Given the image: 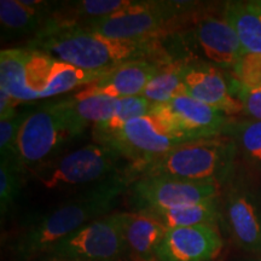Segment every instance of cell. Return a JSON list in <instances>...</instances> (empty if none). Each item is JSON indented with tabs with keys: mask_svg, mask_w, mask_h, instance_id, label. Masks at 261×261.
<instances>
[{
	"mask_svg": "<svg viewBox=\"0 0 261 261\" xmlns=\"http://www.w3.org/2000/svg\"><path fill=\"white\" fill-rule=\"evenodd\" d=\"M127 162L113 149L92 143L28 169L29 177L45 190L93 187L129 171Z\"/></svg>",
	"mask_w": 261,
	"mask_h": 261,
	"instance_id": "5b68a950",
	"label": "cell"
},
{
	"mask_svg": "<svg viewBox=\"0 0 261 261\" xmlns=\"http://www.w3.org/2000/svg\"><path fill=\"white\" fill-rule=\"evenodd\" d=\"M151 113L173 132L190 140L221 136L230 119L226 114L187 93H180L167 103L155 106Z\"/></svg>",
	"mask_w": 261,
	"mask_h": 261,
	"instance_id": "8fae6325",
	"label": "cell"
},
{
	"mask_svg": "<svg viewBox=\"0 0 261 261\" xmlns=\"http://www.w3.org/2000/svg\"><path fill=\"white\" fill-rule=\"evenodd\" d=\"M166 58H142L127 61L104 71L98 79L85 85L75 92V99L94 96L126 98L144 93L148 84L158 74Z\"/></svg>",
	"mask_w": 261,
	"mask_h": 261,
	"instance_id": "4fadbf2b",
	"label": "cell"
},
{
	"mask_svg": "<svg viewBox=\"0 0 261 261\" xmlns=\"http://www.w3.org/2000/svg\"><path fill=\"white\" fill-rule=\"evenodd\" d=\"M27 47L5 48L0 54V90H4L19 103L35 100L27 85Z\"/></svg>",
	"mask_w": 261,
	"mask_h": 261,
	"instance_id": "ffe728a7",
	"label": "cell"
},
{
	"mask_svg": "<svg viewBox=\"0 0 261 261\" xmlns=\"http://www.w3.org/2000/svg\"><path fill=\"white\" fill-rule=\"evenodd\" d=\"M184 93L230 117L243 112L242 106L230 93L227 73L198 58H188L182 77Z\"/></svg>",
	"mask_w": 261,
	"mask_h": 261,
	"instance_id": "9a60e30c",
	"label": "cell"
},
{
	"mask_svg": "<svg viewBox=\"0 0 261 261\" xmlns=\"http://www.w3.org/2000/svg\"><path fill=\"white\" fill-rule=\"evenodd\" d=\"M0 160V211L5 217L21 196L28 171L19 159Z\"/></svg>",
	"mask_w": 261,
	"mask_h": 261,
	"instance_id": "cb8c5ba5",
	"label": "cell"
},
{
	"mask_svg": "<svg viewBox=\"0 0 261 261\" xmlns=\"http://www.w3.org/2000/svg\"><path fill=\"white\" fill-rule=\"evenodd\" d=\"M207 10L205 6L191 25L194 44L205 62L230 73L242 57V46L224 15L217 16Z\"/></svg>",
	"mask_w": 261,
	"mask_h": 261,
	"instance_id": "5bb4252c",
	"label": "cell"
},
{
	"mask_svg": "<svg viewBox=\"0 0 261 261\" xmlns=\"http://www.w3.org/2000/svg\"><path fill=\"white\" fill-rule=\"evenodd\" d=\"M228 74L244 86L261 89V56L243 54Z\"/></svg>",
	"mask_w": 261,
	"mask_h": 261,
	"instance_id": "f1b7e54d",
	"label": "cell"
},
{
	"mask_svg": "<svg viewBox=\"0 0 261 261\" xmlns=\"http://www.w3.org/2000/svg\"><path fill=\"white\" fill-rule=\"evenodd\" d=\"M223 244L218 226L168 228L159 247L156 261H213Z\"/></svg>",
	"mask_w": 261,
	"mask_h": 261,
	"instance_id": "2e32d148",
	"label": "cell"
},
{
	"mask_svg": "<svg viewBox=\"0 0 261 261\" xmlns=\"http://www.w3.org/2000/svg\"><path fill=\"white\" fill-rule=\"evenodd\" d=\"M223 15L236 33L243 54L261 56V0L227 2Z\"/></svg>",
	"mask_w": 261,
	"mask_h": 261,
	"instance_id": "d6986e66",
	"label": "cell"
},
{
	"mask_svg": "<svg viewBox=\"0 0 261 261\" xmlns=\"http://www.w3.org/2000/svg\"><path fill=\"white\" fill-rule=\"evenodd\" d=\"M58 4L42 0H2L0 24L3 39L34 37L45 27Z\"/></svg>",
	"mask_w": 261,
	"mask_h": 261,
	"instance_id": "e0dca14e",
	"label": "cell"
},
{
	"mask_svg": "<svg viewBox=\"0 0 261 261\" xmlns=\"http://www.w3.org/2000/svg\"><path fill=\"white\" fill-rule=\"evenodd\" d=\"M135 179L129 169L125 174L84 189L54 210L33 219L11 240L9 248L12 257L16 261H37L52 246L84 225L110 214Z\"/></svg>",
	"mask_w": 261,
	"mask_h": 261,
	"instance_id": "6da1fadb",
	"label": "cell"
},
{
	"mask_svg": "<svg viewBox=\"0 0 261 261\" xmlns=\"http://www.w3.org/2000/svg\"><path fill=\"white\" fill-rule=\"evenodd\" d=\"M126 257L123 212H116L84 225L37 261H123Z\"/></svg>",
	"mask_w": 261,
	"mask_h": 261,
	"instance_id": "52a82bcc",
	"label": "cell"
},
{
	"mask_svg": "<svg viewBox=\"0 0 261 261\" xmlns=\"http://www.w3.org/2000/svg\"><path fill=\"white\" fill-rule=\"evenodd\" d=\"M188 58L171 57L163 62L158 74L146 86L143 96L152 104L159 106L169 102L180 93H184L182 77Z\"/></svg>",
	"mask_w": 261,
	"mask_h": 261,
	"instance_id": "603a6c76",
	"label": "cell"
},
{
	"mask_svg": "<svg viewBox=\"0 0 261 261\" xmlns=\"http://www.w3.org/2000/svg\"><path fill=\"white\" fill-rule=\"evenodd\" d=\"M155 104L140 94L126 98H119L116 103L115 113L107 122L93 127L94 132H114L121 128L133 120L145 116L152 112Z\"/></svg>",
	"mask_w": 261,
	"mask_h": 261,
	"instance_id": "d4e9b609",
	"label": "cell"
},
{
	"mask_svg": "<svg viewBox=\"0 0 261 261\" xmlns=\"http://www.w3.org/2000/svg\"><path fill=\"white\" fill-rule=\"evenodd\" d=\"M29 50L87 71H106L127 61L171 57L162 40H115L80 24L48 22L27 42Z\"/></svg>",
	"mask_w": 261,
	"mask_h": 261,
	"instance_id": "7a4b0ae2",
	"label": "cell"
},
{
	"mask_svg": "<svg viewBox=\"0 0 261 261\" xmlns=\"http://www.w3.org/2000/svg\"><path fill=\"white\" fill-rule=\"evenodd\" d=\"M68 98L45 103L33 109L21 127L18 158L25 169L54 159L63 146L86 130Z\"/></svg>",
	"mask_w": 261,
	"mask_h": 261,
	"instance_id": "8992f818",
	"label": "cell"
},
{
	"mask_svg": "<svg viewBox=\"0 0 261 261\" xmlns=\"http://www.w3.org/2000/svg\"><path fill=\"white\" fill-rule=\"evenodd\" d=\"M94 143L106 145L122 156L130 166H139L156 156L191 142L169 129L155 114L133 120L114 132H94Z\"/></svg>",
	"mask_w": 261,
	"mask_h": 261,
	"instance_id": "ba28073f",
	"label": "cell"
},
{
	"mask_svg": "<svg viewBox=\"0 0 261 261\" xmlns=\"http://www.w3.org/2000/svg\"><path fill=\"white\" fill-rule=\"evenodd\" d=\"M204 8L197 2L136 0L132 6L110 17L80 25L115 40L163 41L194 23Z\"/></svg>",
	"mask_w": 261,
	"mask_h": 261,
	"instance_id": "277c9868",
	"label": "cell"
},
{
	"mask_svg": "<svg viewBox=\"0 0 261 261\" xmlns=\"http://www.w3.org/2000/svg\"><path fill=\"white\" fill-rule=\"evenodd\" d=\"M221 185L162 177H138L128 189L133 211H166L220 197Z\"/></svg>",
	"mask_w": 261,
	"mask_h": 261,
	"instance_id": "9c48e42d",
	"label": "cell"
},
{
	"mask_svg": "<svg viewBox=\"0 0 261 261\" xmlns=\"http://www.w3.org/2000/svg\"><path fill=\"white\" fill-rule=\"evenodd\" d=\"M221 136L234 143L238 158L250 167L261 169V121L230 117Z\"/></svg>",
	"mask_w": 261,
	"mask_h": 261,
	"instance_id": "7402d4cb",
	"label": "cell"
},
{
	"mask_svg": "<svg viewBox=\"0 0 261 261\" xmlns=\"http://www.w3.org/2000/svg\"><path fill=\"white\" fill-rule=\"evenodd\" d=\"M220 197L212 198L198 203L166 211H145L151 213L167 228L191 227L200 225L218 226L221 219Z\"/></svg>",
	"mask_w": 261,
	"mask_h": 261,
	"instance_id": "44dd1931",
	"label": "cell"
},
{
	"mask_svg": "<svg viewBox=\"0 0 261 261\" xmlns=\"http://www.w3.org/2000/svg\"><path fill=\"white\" fill-rule=\"evenodd\" d=\"M17 99L10 96L4 90H0V120H9L17 114V107L19 106Z\"/></svg>",
	"mask_w": 261,
	"mask_h": 261,
	"instance_id": "f546056e",
	"label": "cell"
},
{
	"mask_svg": "<svg viewBox=\"0 0 261 261\" xmlns=\"http://www.w3.org/2000/svg\"><path fill=\"white\" fill-rule=\"evenodd\" d=\"M234 143L225 136L182 143L150 161L130 166L136 178L162 177L194 182H215L224 187L234 177Z\"/></svg>",
	"mask_w": 261,
	"mask_h": 261,
	"instance_id": "3957f363",
	"label": "cell"
},
{
	"mask_svg": "<svg viewBox=\"0 0 261 261\" xmlns=\"http://www.w3.org/2000/svg\"><path fill=\"white\" fill-rule=\"evenodd\" d=\"M230 93L241 103L243 114L252 120L261 121V89L244 86L227 73Z\"/></svg>",
	"mask_w": 261,
	"mask_h": 261,
	"instance_id": "83f0119b",
	"label": "cell"
},
{
	"mask_svg": "<svg viewBox=\"0 0 261 261\" xmlns=\"http://www.w3.org/2000/svg\"><path fill=\"white\" fill-rule=\"evenodd\" d=\"M103 73L104 71L80 69L42 52L29 50L27 85L35 100L47 99L69 91H77L98 79Z\"/></svg>",
	"mask_w": 261,
	"mask_h": 261,
	"instance_id": "7c38bea8",
	"label": "cell"
},
{
	"mask_svg": "<svg viewBox=\"0 0 261 261\" xmlns=\"http://www.w3.org/2000/svg\"><path fill=\"white\" fill-rule=\"evenodd\" d=\"M74 112L87 126H98L107 122L115 113L117 98L94 96L85 99L68 97Z\"/></svg>",
	"mask_w": 261,
	"mask_h": 261,
	"instance_id": "484cf974",
	"label": "cell"
},
{
	"mask_svg": "<svg viewBox=\"0 0 261 261\" xmlns=\"http://www.w3.org/2000/svg\"><path fill=\"white\" fill-rule=\"evenodd\" d=\"M221 207V219L234 243L248 253L261 255V187L230 180Z\"/></svg>",
	"mask_w": 261,
	"mask_h": 261,
	"instance_id": "30bf717a",
	"label": "cell"
},
{
	"mask_svg": "<svg viewBox=\"0 0 261 261\" xmlns=\"http://www.w3.org/2000/svg\"><path fill=\"white\" fill-rule=\"evenodd\" d=\"M168 228L145 211L123 212V232L128 257L133 261H156Z\"/></svg>",
	"mask_w": 261,
	"mask_h": 261,
	"instance_id": "ac0fdd59",
	"label": "cell"
},
{
	"mask_svg": "<svg viewBox=\"0 0 261 261\" xmlns=\"http://www.w3.org/2000/svg\"><path fill=\"white\" fill-rule=\"evenodd\" d=\"M32 110H22L9 120H0V159L18 158V136Z\"/></svg>",
	"mask_w": 261,
	"mask_h": 261,
	"instance_id": "4316f807",
	"label": "cell"
}]
</instances>
